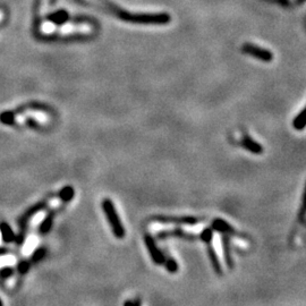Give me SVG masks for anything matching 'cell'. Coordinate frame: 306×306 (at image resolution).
Segmentation results:
<instances>
[{"label": "cell", "mask_w": 306, "mask_h": 306, "mask_svg": "<svg viewBox=\"0 0 306 306\" xmlns=\"http://www.w3.org/2000/svg\"><path fill=\"white\" fill-rule=\"evenodd\" d=\"M298 220H299L300 224H304L306 221V185H305L303 197H301L300 207H299V210H298Z\"/></svg>", "instance_id": "cell-20"}, {"label": "cell", "mask_w": 306, "mask_h": 306, "mask_svg": "<svg viewBox=\"0 0 306 306\" xmlns=\"http://www.w3.org/2000/svg\"><path fill=\"white\" fill-rule=\"evenodd\" d=\"M144 243H145V246H146V248H148V252L153 262L157 265L165 264L166 256H165V254H163V252H161L160 248L158 247L156 241H154V238L151 236L150 234L144 235Z\"/></svg>", "instance_id": "cell-7"}, {"label": "cell", "mask_w": 306, "mask_h": 306, "mask_svg": "<svg viewBox=\"0 0 306 306\" xmlns=\"http://www.w3.org/2000/svg\"><path fill=\"white\" fill-rule=\"evenodd\" d=\"M47 20L56 25H63L65 23H68V22H75V23H82V22H86L87 23V22H93V20H90L84 16H73L65 11L51 13V14H49L47 16Z\"/></svg>", "instance_id": "cell-4"}, {"label": "cell", "mask_w": 306, "mask_h": 306, "mask_svg": "<svg viewBox=\"0 0 306 306\" xmlns=\"http://www.w3.org/2000/svg\"><path fill=\"white\" fill-rule=\"evenodd\" d=\"M102 10L116 19L133 24L165 25L171 22V16L167 13H131L123 10L110 0H97Z\"/></svg>", "instance_id": "cell-1"}, {"label": "cell", "mask_w": 306, "mask_h": 306, "mask_svg": "<svg viewBox=\"0 0 306 306\" xmlns=\"http://www.w3.org/2000/svg\"><path fill=\"white\" fill-rule=\"evenodd\" d=\"M0 236H2V241L5 244H12L15 242L16 234L14 230L12 229L11 225L6 223V221H2L0 223Z\"/></svg>", "instance_id": "cell-15"}, {"label": "cell", "mask_w": 306, "mask_h": 306, "mask_svg": "<svg viewBox=\"0 0 306 306\" xmlns=\"http://www.w3.org/2000/svg\"><path fill=\"white\" fill-rule=\"evenodd\" d=\"M242 52L245 55L254 57L256 59H260L264 61V63H270L273 59L272 52L268 50V49L261 48L259 46H254L252 43H245L242 47Z\"/></svg>", "instance_id": "cell-5"}, {"label": "cell", "mask_w": 306, "mask_h": 306, "mask_svg": "<svg viewBox=\"0 0 306 306\" xmlns=\"http://www.w3.org/2000/svg\"><path fill=\"white\" fill-rule=\"evenodd\" d=\"M292 127L297 131H301L306 127V107L297 115V117L292 121Z\"/></svg>", "instance_id": "cell-18"}, {"label": "cell", "mask_w": 306, "mask_h": 306, "mask_svg": "<svg viewBox=\"0 0 306 306\" xmlns=\"http://www.w3.org/2000/svg\"><path fill=\"white\" fill-rule=\"evenodd\" d=\"M101 207L106 215V218H107V220H108L110 228H112L114 236L118 239L125 238V235H126L125 227H124V225L121 221V218H119L116 207H115V203L112 201V198L106 197L102 199Z\"/></svg>", "instance_id": "cell-2"}, {"label": "cell", "mask_w": 306, "mask_h": 306, "mask_svg": "<svg viewBox=\"0 0 306 306\" xmlns=\"http://www.w3.org/2000/svg\"><path fill=\"white\" fill-rule=\"evenodd\" d=\"M183 238L187 241H195L197 237L190 233H186L183 229H170V230H161L157 233L158 239H166V238Z\"/></svg>", "instance_id": "cell-9"}, {"label": "cell", "mask_w": 306, "mask_h": 306, "mask_svg": "<svg viewBox=\"0 0 306 306\" xmlns=\"http://www.w3.org/2000/svg\"><path fill=\"white\" fill-rule=\"evenodd\" d=\"M212 237H214V230L211 228L203 229L202 233L199 234V238H201L204 243L212 242Z\"/></svg>", "instance_id": "cell-23"}, {"label": "cell", "mask_w": 306, "mask_h": 306, "mask_svg": "<svg viewBox=\"0 0 306 306\" xmlns=\"http://www.w3.org/2000/svg\"><path fill=\"white\" fill-rule=\"evenodd\" d=\"M55 196H57V193H51L50 195H48L46 198H43V199H41V201H39L38 203L33 204L32 207H30L29 209L26 210L24 214L21 216V218L19 219V227L20 228L28 227L29 221L32 219L33 217L37 216L39 212H41V211L46 209V208L48 207L49 202H50Z\"/></svg>", "instance_id": "cell-3"}, {"label": "cell", "mask_w": 306, "mask_h": 306, "mask_svg": "<svg viewBox=\"0 0 306 306\" xmlns=\"http://www.w3.org/2000/svg\"><path fill=\"white\" fill-rule=\"evenodd\" d=\"M212 228L221 234L233 235V236H237V237L242 236V235L236 233V230H235L232 226H230L228 223H226V221L223 219H215L214 223H212Z\"/></svg>", "instance_id": "cell-14"}, {"label": "cell", "mask_w": 306, "mask_h": 306, "mask_svg": "<svg viewBox=\"0 0 306 306\" xmlns=\"http://www.w3.org/2000/svg\"><path fill=\"white\" fill-rule=\"evenodd\" d=\"M28 109H35V110H47L48 108H44L43 106L39 105V104H30V105H25L23 107L19 108L17 110H10V112H4L0 114V123L4 124V125H13V124L15 123V117L17 114L23 113L25 110Z\"/></svg>", "instance_id": "cell-8"}, {"label": "cell", "mask_w": 306, "mask_h": 306, "mask_svg": "<svg viewBox=\"0 0 306 306\" xmlns=\"http://www.w3.org/2000/svg\"><path fill=\"white\" fill-rule=\"evenodd\" d=\"M221 242H223L224 256H225L226 264H227V267H228L230 270H233L234 267H235V263H234L233 254H232V244H230L229 235L223 234V236H221Z\"/></svg>", "instance_id": "cell-11"}, {"label": "cell", "mask_w": 306, "mask_h": 306, "mask_svg": "<svg viewBox=\"0 0 306 306\" xmlns=\"http://www.w3.org/2000/svg\"><path fill=\"white\" fill-rule=\"evenodd\" d=\"M125 305H132V306H135V305H140L141 301L140 300H136V301H133V300H127L124 303Z\"/></svg>", "instance_id": "cell-27"}, {"label": "cell", "mask_w": 306, "mask_h": 306, "mask_svg": "<svg viewBox=\"0 0 306 306\" xmlns=\"http://www.w3.org/2000/svg\"><path fill=\"white\" fill-rule=\"evenodd\" d=\"M31 267H32V263H31V261L29 259H24V260H21L20 262L17 263L16 270L20 274L24 276V274H26L30 271Z\"/></svg>", "instance_id": "cell-21"}, {"label": "cell", "mask_w": 306, "mask_h": 306, "mask_svg": "<svg viewBox=\"0 0 306 306\" xmlns=\"http://www.w3.org/2000/svg\"><path fill=\"white\" fill-rule=\"evenodd\" d=\"M26 125H28L29 127H32V128H38L39 123L35 121L34 118H28L26 119Z\"/></svg>", "instance_id": "cell-25"}, {"label": "cell", "mask_w": 306, "mask_h": 306, "mask_svg": "<svg viewBox=\"0 0 306 306\" xmlns=\"http://www.w3.org/2000/svg\"><path fill=\"white\" fill-rule=\"evenodd\" d=\"M10 253H11V250H8V248L0 247V256H2V255H6V254H10Z\"/></svg>", "instance_id": "cell-26"}, {"label": "cell", "mask_w": 306, "mask_h": 306, "mask_svg": "<svg viewBox=\"0 0 306 306\" xmlns=\"http://www.w3.org/2000/svg\"><path fill=\"white\" fill-rule=\"evenodd\" d=\"M14 273H15V269L13 267H10V265H7V267H3L2 269H0V278L2 279L11 278Z\"/></svg>", "instance_id": "cell-24"}, {"label": "cell", "mask_w": 306, "mask_h": 306, "mask_svg": "<svg viewBox=\"0 0 306 306\" xmlns=\"http://www.w3.org/2000/svg\"><path fill=\"white\" fill-rule=\"evenodd\" d=\"M3 305H4V303H3V300H2V299H0V306H3Z\"/></svg>", "instance_id": "cell-29"}, {"label": "cell", "mask_w": 306, "mask_h": 306, "mask_svg": "<svg viewBox=\"0 0 306 306\" xmlns=\"http://www.w3.org/2000/svg\"><path fill=\"white\" fill-rule=\"evenodd\" d=\"M46 254H47V248L43 247V246H40L38 248H35L34 252L32 253V255L30 256L29 260L31 261L32 265L37 264V263L40 262V261L43 260V258L46 256Z\"/></svg>", "instance_id": "cell-19"}, {"label": "cell", "mask_w": 306, "mask_h": 306, "mask_svg": "<svg viewBox=\"0 0 306 306\" xmlns=\"http://www.w3.org/2000/svg\"><path fill=\"white\" fill-rule=\"evenodd\" d=\"M59 209H52L48 212V215L44 217L43 220L41 221V224L39 225V234L40 235H47L49 232H50L52 228V225H54V219L55 216L57 214V211Z\"/></svg>", "instance_id": "cell-13"}, {"label": "cell", "mask_w": 306, "mask_h": 306, "mask_svg": "<svg viewBox=\"0 0 306 306\" xmlns=\"http://www.w3.org/2000/svg\"><path fill=\"white\" fill-rule=\"evenodd\" d=\"M75 196V190L73 188V186L67 185L64 186L63 188L57 192V197H58L61 203L63 204H67L69 203Z\"/></svg>", "instance_id": "cell-17"}, {"label": "cell", "mask_w": 306, "mask_h": 306, "mask_svg": "<svg viewBox=\"0 0 306 306\" xmlns=\"http://www.w3.org/2000/svg\"><path fill=\"white\" fill-rule=\"evenodd\" d=\"M241 145L244 149L250 151V152L253 154H262L263 152L262 145L253 140L252 137L247 134L243 135V139L241 140Z\"/></svg>", "instance_id": "cell-10"}, {"label": "cell", "mask_w": 306, "mask_h": 306, "mask_svg": "<svg viewBox=\"0 0 306 306\" xmlns=\"http://www.w3.org/2000/svg\"><path fill=\"white\" fill-rule=\"evenodd\" d=\"M42 0H34L33 3V34L35 37H39L40 28H41V16H40V11H41Z\"/></svg>", "instance_id": "cell-16"}, {"label": "cell", "mask_w": 306, "mask_h": 306, "mask_svg": "<svg viewBox=\"0 0 306 306\" xmlns=\"http://www.w3.org/2000/svg\"><path fill=\"white\" fill-rule=\"evenodd\" d=\"M165 265H166V269H167L168 272L176 273L177 271H178V264H177V262L174 259L166 258Z\"/></svg>", "instance_id": "cell-22"}, {"label": "cell", "mask_w": 306, "mask_h": 306, "mask_svg": "<svg viewBox=\"0 0 306 306\" xmlns=\"http://www.w3.org/2000/svg\"><path fill=\"white\" fill-rule=\"evenodd\" d=\"M207 250H208V256H209L210 263L212 265V268H214L215 272L218 274V276H223V274H224L223 267H221L219 258H218V255H217V252L215 250V247L212 246L211 242L207 243Z\"/></svg>", "instance_id": "cell-12"}, {"label": "cell", "mask_w": 306, "mask_h": 306, "mask_svg": "<svg viewBox=\"0 0 306 306\" xmlns=\"http://www.w3.org/2000/svg\"><path fill=\"white\" fill-rule=\"evenodd\" d=\"M296 5H300V4H304V3H306V0H295L294 2Z\"/></svg>", "instance_id": "cell-28"}, {"label": "cell", "mask_w": 306, "mask_h": 306, "mask_svg": "<svg viewBox=\"0 0 306 306\" xmlns=\"http://www.w3.org/2000/svg\"><path fill=\"white\" fill-rule=\"evenodd\" d=\"M152 221H157V223L162 224H177V225H187V226H194L198 224L202 219L196 218V217L187 216V217H176V216H156L151 218Z\"/></svg>", "instance_id": "cell-6"}]
</instances>
